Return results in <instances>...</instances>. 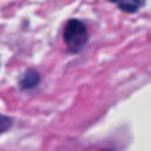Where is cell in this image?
<instances>
[{
	"label": "cell",
	"mask_w": 151,
	"mask_h": 151,
	"mask_svg": "<svg viewBox=\"0 0 151 151\" xmlns=\"http://www.w3.org/2000/svg\"><path fill=\"white\" fill-rule=\"evenodd\" d=\"M64 42L70 52H79L88 42V28L79 19H70L64 28Z\"/></svg>",
	"instance_id": "obj_1"
},
{
	"label": "cell",
	"mask_w": 151,
	"mask_h": 151,
	"mask_svg": "<svg viewBox=\"0 0 151 151\" xmlns=\"http://www.w3.org/2000/svg\"><path fill=\"white\" fill-rule=\"evenodd\" d=\"M39 82H40V74L34 70H27L19 80V86L22 89H31V88L37 86Z\"/></svg>",
	"instance_id": "obj_2"
},
{
	"label": "cell",
	"mask_w": 151,
	"mask_h": 151,
	"mask_svg": "<svg viewBox=\"0 0 151 151\" xmlns=\"http://www.w3.org/2000/svg\"><path fill=\"white\" fill-rule=\"evenodd\" d=\"M110 2L116 3L122 11L132 14V12H136L145 3V0H110Z\"/></svg>",
	"instance_id": "obj_3"
},
{
	"label": "cell",
	"mask_w": 151,
	"mask_h": 151,
	"mask_svg": "<svg viewBox=\"0 0 151 151\" xmlns=\"http://www.w3.org/2000/svg\"><path fill=\"white\" fill-rule=\"evenodd\" d=\"M11 126H12V119L8 117V116L0 114V133H3L8 129H11Z\"/></svg>",
	"instance_id": "obj_4"
}]
</instances>
